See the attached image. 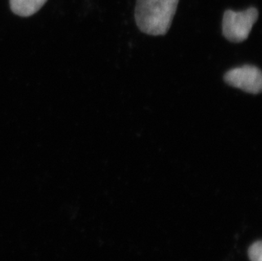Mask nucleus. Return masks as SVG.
Listing matches in <instances>:
<instances>
[{
	"label": "nucleus",
	"mask_w": 262,
	"mask_h": 261,
	"mask_svg": "<svg viewBox=\"0 0 262 261\" xmlns=\"http://www.w3.org/2000/svg\"><path fill=\"white\" fill-rule=\"evenodd\" d=\"M179 0H137L135 20L142 32L161 36L168 32Z\"/></svg>",
	"instance_id": "f257e3e1"
},
{
	"label": "nucleus",
	"mask_w": 262,
	"mask_h": 261,
	"mask_svg": "<svg viewBox=\"0 0 262 261\" xmlns=\"http://www.w3.org/2000/svg\"><path fill=\"white\" fill-rule=\"evenodd\" d=\"M258 17L259 12L255 7L243 11L226 10L223 19V36L232 42H244L249 37Z\"/></svg>",
	"instance_id": "f03ea898"
},
{
	"label": "nucleus",
	"mask_w": 262,
	"mask_h": 261,
	"mask_svg": "<svg viewBox=\"0 0 262 261\" xmlns=\"http://www.w3.org/2000/svg\"><path fill=\"white\" fill-rule=\"evenodd\" d=\"M224 81L229 86L248 94H258L261 92V72L255 66L245 64L233 68L224 75Z\"/></svg>",
	"instance_id": "7ed1b4c3"
},
{
	"label": "nucleus",
	"mask_w": 262,
	"mask_h": 261,
	"mask_svg": "<svg viewBox=\"0 0 262 261\" xmlns=\"http://www.w3.org/2000/svg\"><path fill=\"white\" fill-rule=\"evenodd\" d=\"M47 0H10V9L15 15L28 17L34 15Z\"/></svg>",
	"instance_id": "20e7f679"
},
{
	"label": "nucleus",
	"mask_w": 262,
	"mask_h": 261,
	"mask_svg": "<svg viewBox=\"0 0 262 261\" xmlns=\"http://www.w3.org/2000/svg\"><path fill=\"white\" fill-rule=\"evenodd\" d=\"M250 261H262V245L260 241L255 242L249 249Z\"/></svg>",
	"instance_id": "39448f33"
}]
</instances>
